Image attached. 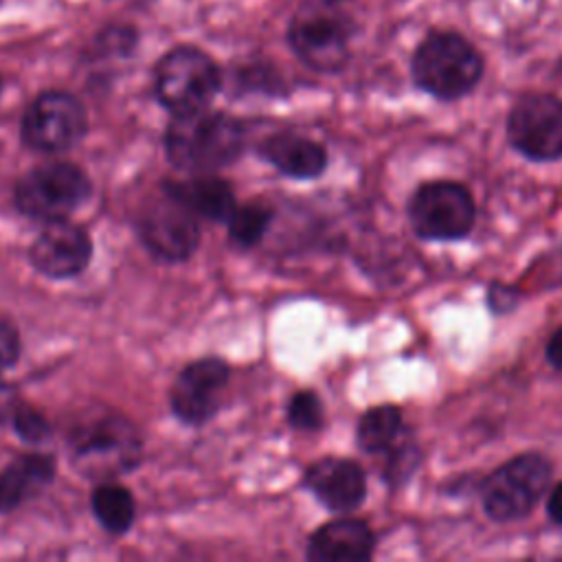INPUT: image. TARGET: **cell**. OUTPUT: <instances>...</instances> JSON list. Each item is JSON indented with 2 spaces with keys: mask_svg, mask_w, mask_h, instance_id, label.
Segmentation results:
<instances>
[{
  "mask_svg": "<svg viewBox=\"0 0 562 562\" xmlns=\"http://www.w3.org/2000/svg\"><path fill=\"white\" fill-rule=\"evenodd\" d=\"M487 303H490V310L496 314L514 310V305H516L514 288L503 285V283H492L490 292H487Z\"/></svg>",
  "mask_w": 562,
  "mask_h": 562,
  "instance_id": "484cf974",
  "label": "cell"
},
{
  "mask_svg": "<svg viewBox=\"0 0 562 562\" xmlns=\"http://www.w3.org/2000/svg\"><path fill=\"white\" fill-rule=\"evenodd\" d=\"M544 356L553 369L562 371V325L551 334V338L544 347Z\"/></svg>",
  "mask_w": 562,
  "mask_h": 562,
  "instance_id": "83f0119b",
  "label": "cell"
},
{
  "mask_svg": "<svg viewBox=\"0 0 562 562\" xmlns=\"http://www.w3.org/2000/svg\"><path fill=\"white\" fill-rule=\"evenodd\" d=\"M417 88L441 101H454L472 92L483 75L481 53L459 33H430L413 55Z\"/></svg>",
  "mask_w": 562,
  "mask_h": 562,
  "instance_id": "7a4b0ae2",
  "label": "cell"
},
{
  "mask_svg": "<svg viewBox=\"0 0 562 562\" xmlns=\"http://www.w3.org/2000/svg\"><path fill=\"white\" fill-rule=\"evenodd\" d=\"M288 419L294 428L316 430L323 426V404L314 391H299L288 404Z\"/></svg>",
  "mask_w": 562,
  "mask_h": 562,
  "instance_id": "603a6c76",
  "label": "cell"
},
{
  "mask_svg": "<svg viewBox=\"0 0 562 562\" xmlns=\"http://www.w3.org/2000/svg\"><path fill=\"white\" fill-rule=\"evenodd\" d=\"M138 233L145 246L165 261L187 259L200 241L195 213L167 191L143 211Z\"/></svg>",
  "mask_w": 562,
  "mask_h": 562,
  "instance_id": "8fae6325",
  "label": "cell"
},
{
  "mask_svg": "<svg viewBox=\"0 0 562 562\" xmlns=\"http://www.w3.org/2000/svg\"><path fill=\"white\" fill-rule=\"evenodd\" d=\"M92 244L88 233L66 220L48 222L29 250V259L35 270L53 279L79 274L88 266Z\"/></svg>",
  "mask_w": 562,
  "mask_h": 562,
  "instance_id": "4fadbf2b",
  "label": "cell"
},
{
  "mask_svg": "<svg viewBox=\"0 0 562 562\" xmlns=\"http://www.w3.org/2000/svg\"><path fill=\"white\" fill-rule=\"evenodd\" d=\"M20 406H22L20 393L11 384L0 382V426L11 424Z\"/></svg>",
  "mask_w": 562,
  "mask_h": 562,
  "instance_id": "4316f807",
  "label": "cell"
},
{
  "mask_svg": "<svg viewBox=\"0 0 562 562\" xmlns=\"http://www.w3.org/2000/svg\"><path fill=\"white\" fill-rule=\"evenodd\" d=\"M90 191L92 184L77 165L53 160L37 165L20 178L15 187V204L29 217L57 222L66 220L81 202H86Z\"/></svg>",
  "mask_w": 562,
  "mask_h": 562,
  "instance_id": "8992f818",
  "label": "cell"
},
{
  "mask_svg": "<svg viewBox=\"0 0 562 562\" xmlns=\"http://www.w3.org/2000/svg\"><path fill=\"white\" fill-rule=\"evenodd\" d=\"M244 147V130L239 121L198 110L173 114L165 132V149L169 160L191 173H209L231 165Z\"/></svg>",
  "mask_w": 562,
  "mask_h": 562,
  "instance_id": "6da1fadb",
  "label": "cell"
},
{
  "mask_svg": "<svg viewBox=\"0 0 562 562\" xmlns=\"http://www.w3.org/2000/svg\"><path fill=\"white\" fill-rule=\"evenodd\" d=\"M375 538L364 520L336 518L318 527L307 542L312 562H364L373 555Z\"/></svg>",
  "mask_w": 562,
  "mask_h": 562,
  "instance_id": "9a60e30c",
  "label": "cell"
},
{
  "mask_svg": "<svg viewBox=\"0 0 562 562\" xmlns=\"http://www.w3.org/2000/svg\"><path fill=\"white\" fill-rule=\"evenodd\" d=\"M329 2H340V0H329Z\"/></svg>",
  "mask_w": 562,
  "mask_h": 562,
  "instance_id": "f546056e",
  "label": "cell"
},
{
  "mask_svg": "<svg viewBox=\"0 0 562 562\" xmlns=\"http://www.w3.org/2000/svg\"><path fill=\"white\" fill-rule=\"evenodd\" d=\"M228 382V367L220 358H202L180 371L169 404L187 424H204L220 408V395Z\"/></svg>",
  "mask_w": 562,
  "mask_h": 562,
  "instance_id": "7c38bea8",
  "label": "cell"
},
{
  "mask_svg": "<svg viewBox=\"0 0 562 562\" xmlns=\"http://www.w3.org/2000/svg\"><path fill=\"white\" fill-rule=\"evenodd\" d=\"M547 514L555 525H562V481L553 485L547 496Z\"/></svg>",
  "mask_w": 562,
  "mask_h": 562,
  "instance_id": "f1b7e54d",
  "label": "cell"
},
{
  "mask_svg": "<svg viewBox=\"0 0 562 562\" xmlns=\"http://www.w3.org/2000/svg\"><path fill=\"white\" fill-rule=\"evenodd\" d=\"M307 490L331 512L347 514L367 496L364 470L349 459L325 457L305 470Z\"/></svg>",
  "mask_w": 562,
  "mask_h": 562,
  "instance_id": "5bb4252c",
  "label": "cell"
},
{
  "mask_svg": "<svg viewBox=\"0 0 562 562\" xmlns=\"http://www.w3.org/2000/svg\"><path fill=\"white\" fill-rule=\"evenodd\" d=\"M140 441L134 426L116 415L97 417L72 437V454L83 472H119L134 465Z\"/></svg>",
  "mask_w": 562,
  "mask_h": 562,
  "instance_id": "30bf717a",
  "label": "cell"
},
{
  "mask_svg": "<svg viewBox=\"0 0 562 562\" xmlns=\"http://www.w3.org/2000/svg\"><path fill=\"white\" fill-rule=\"evenodd\" d=\"M270 217H272V211L259 202L235 206L233 213L228 215V235L237 246L250 248L259 244V239L263 237L270 224Z\"/></svg>",
  "mask_w": 562,
  "mask_h": 562,
  "instance_id": "44dd1931",
  "label": "cell"
},
{
  "mask_svg": "<svg viewBox=\"0 0 562 562\" xmlns=\"http://www.w3.org/2000/svg\"><path fill=\"white\" fill-rule=\"evenodd\" d=\"M417 237L430 241H454L465 237L476 220L470 191L452 180L426 182L415 189L406 206Z\"/></svg>",
  "mask_w": 562,
  "mask_h": 562,
  "instance_id": "52a82bcc",
  "label": "cell"
},
{
  "mask_svg": "<svg viewBox=\"0 0 562 562\" xmlns=\"http://www.w3.org/2000/svg\"><path fill=\"white\" fill-rule=\"evenodd\" d=\"M509 145L529 160L562 158V99L547 92L520 97L507 116Z\"/></svg>",
  "mask_w": 562,
  "mask_h": 562,
  "instance_id": "ba28073f",
  "label": "cell"
},
{
  "mask_svg": "<svg viewBox=\"0 0 562 562\" xmlns=\"http://www.w3.org/2000/svg\"><path fill=\"white\" fill-rule=\"evenodd\" d=\"M13 428L24 441H42L48 437V422L35 408L22 404L13 417Z\"/></svg>",
  "mask_w": 562,
  "mask_h": 562,
  "instance_id": "cb8c5ba5",
  "label": "cell"
},
{
  "mask_svg": "<svg viewBox=\"0 0 562 562\" xmlns=\"http://www.w3.org/2000/svg\"><path fill=\"white\" fill-rule=\"evenodd\" d=\"M553 468L540 452H522L498 465L481 485L485 514L496 522L527 516L544 496Z\"/></svg>",
  "mask_w": 562,
  "mask_h": 562,
  "instance_id": "3957f363",
  "label": "cell"
},
{
  "mask_svg": "<svg viewBox=\"0 0 562 562\" xmlns=\"http://www.w3.org/2000/svg\"><path fill=\"white\" fill-rule=\"evenodd\" d=\"M55 474L48 454H22L0 472V512H11L42 490Z\"/></svg>",
  "mask_w": 562,
  "mask_h": 562,
  "instance_id": "ac0fdd59",
  "label": "cell"
},
{
  "mask_svg": "<svg viewBox=\"0 0 562 562\" xmlns=\"http://www.w3.org/2000/svg\"><path fill=\"white\" fill-rule=\"evenodd\" d=\"M86 134L83 105L68 92H42L24 112L22 138L40 151H64Z\"/></svg>",
  "mask_w": 562,
  "mask_h": 562,
  "instance_id": "9c48e42d",
  "label": "cell"
},
{
  "mask_svg": "<svg viewBox=\"0 0 562 562\" xmlns=\"http://www.w3.org/2000/svg\"><path fill=\"white\" fill-rule=\"evenodd\" d=\"M20 356V336L18 329L7 321L0 318V373L9 369Z\"/></svg>",
  "mask_w": 562,
  "mask_h": 562,
  "instance_id": "d4e9b609",
  "label": "cell"
},
{
  "mask_svg": "<svg viewBox=\"0 0 562 562\" xmlns=\"http://www.w3.org/2000/svg\"><path fill=\"white\" fill-rule=\"evenodd\" d=\"M329 0L303 4L290 20L288 42L296 57L318 72H336L349 59L351 22Z\"/></svg>",
  "mask_w": 562,
  "mask_h": 562,
  "instance_id": "277c9868",
  "label": "cell"
},
{
  "mask_svg": "<svg viewBox=\"0 0 562 562\" xmlns=\"http://www.w3.org/2000/svg\"><path fill=\"white\" fill-rule=\"evenodd\" d=\"M404 432V422H402V411L393 404H380L369 408L356 428V439L358 446L369 452H389L402 437Z\"/></svg>",
  "mask_w": 562,
  "mask_h": 562,
  "instance_id": "d6986e66",
  "label": "cell"
},
{
  "mask_svg": "<svg viewBox=\"0 0 562 562\" xmlns=\"http://www.w3.org/2000/svg\"><path fill=\"white\" fill-rule=\"evenodd\" d=\"M165 191L178 198L195 215H202L209 220H228V215L237 206L231 184L215 176H193L189 180H169L165 182Z\"/></svg>",
  "mask_w": 562,
  "mask_h": 562,
  "instance_id": "e0dca14e",
  "label": "cell"
},
{
  "mask_svg": "<svg viewBox=\"0 0 562 562\" xmlns=\"http://www.w3.org/2000/svg\"><path fill=\"white\" fill-rule=\"evenodd\" d=\"M261 154L290 178H316L327 167L323 145L299 134H274L266 138Z\"/></svg>",
  "mask_w": 562,
  "mask_h": 562,
  "instance_id": "2e32d148",
  "label": "cell"
},
{
  "mask_svg": "<svg viewBox=\"0 0 562 562\" xmlns=\"http://www.w3.org/2000/svg\"><path fill=\"white\" fill-rule=\"evenodd\" d=\"M154 90L158 101L171 114L204 110L220 90V70L215 61L193 46L169 50L154 70Z\"/></svg>",
  "mask_w": 562,
  "mask_h": 562,
  "instance_id": "5b68a950",
  "label": "cell"
},
{
  "mask_svg": "<svg viewBox=\"0 0 562 562\" xmlns=\"http://www.w3.org/2000/svg\"><path fill=\"white\" fill-rule=\"evenodd\" d=\"M389 454L391 457H389V463L384 468V481H389L391 487H397V485L406 483L408 476L415 472V468L422 461V452L413 441H406V443L397 441L389 450Z\"/></svg>",
  "mask_w": 562,
  "mask_h": 562,
  "instance_id": "7402d4cb",
  "label": "cell"
},
{
  "mask_svg": "<svg viewBox=\"0 0 562 562\" xmlns=\"http://www.w3.org/2000/svg\"><path fill=\"white\" fill-rule=\"evenodd\" d=\"M92 512L110 533H125L134 522V498L119 483H101L92 492Z\"/></svg>",
  "mask_w": 562,
  "mask_h": 562,
  "instance_id": "ffe728a7",
  "label": "cell"
}]
</instances>
